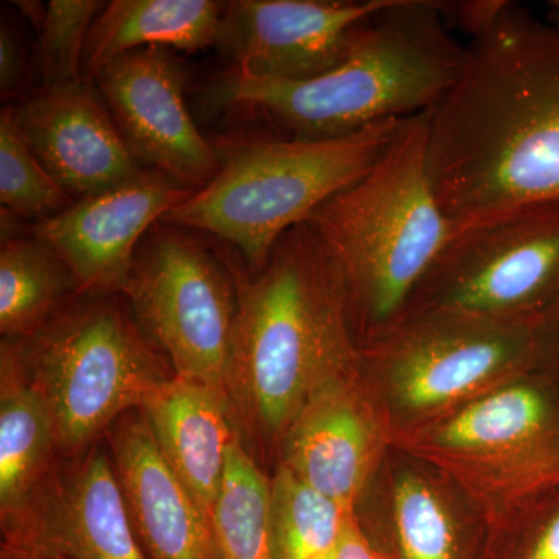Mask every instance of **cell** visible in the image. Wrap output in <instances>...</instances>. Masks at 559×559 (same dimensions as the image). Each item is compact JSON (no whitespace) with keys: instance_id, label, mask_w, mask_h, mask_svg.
I'll return each instance as SVG.
<instances>
[{"instance_id":"52a82bcc","label":"cell","mask_w":559,"mask_h":559,"mask_svg":"<svg viewBox=\"0 0 559 559\" xmlns=\"http://www.w3.org/2000/svg\"><path fill=\"white\" fill-rule=\"evenodd\" d=\"M535 323L423 312L367 341L360 359L382 380L399 430L421 425L536 369Z\"/></svg>"},{"instance_id":"d6a6232c","label":"cell","mask_w":559,"mask_h":559,"mask_svg":"<svg viewBox=\"0 0 559 559\" xmlns=\"http://www.w3.org/2000/svg\"><path fill=\"white\" fill-rule=\"evenodd\" d=\"M551 24L557 25L559 28V0L557 2H551L550 11H549V20Z\"/></svg>"},{"instance_id":"9a60e30c","label":"cell","mask_w":559,"mask_h":559,"mask_svg":"<svg viewBox=\"0 0 559 559\" xmlns=\"http://www.w3.org/2000/svg\"><path fill=\"white\" fill-rule=\"evenodd\" d=\"M358 378L359 369L312 396L286 433L282 463L348 511H356L385 443L381 419Z\"/></svg>"},{"instance_id":"7c38bea8","label":"cell","mask_w":559,"mask_h":559,"mask_svg":"<svg viewBox=\"0 0 559 559\" xmlns=\"http://www.w3.org/2000/svg\"><path fill=\"white\" fill-rule=\"evenodd\" d=\"M95 81L138 160L194 191L218 175V151L191 119L182 70L170 49L148 47L121 55Z\"/></svg>"},{"instance_id":"5b68a950","label":"cell","mask_w":559,"mask_h":559,"mask_svg":"<svg viewBox=\"0 0 559 559\" xmlns=\"http://www.w3.org/2000/svg\"><path fill=\"white\" fill-rule=\"evenodd\" d=\"M404 120L380 121L344 138L246 143L162 223L215 235L261 270L289 230L374 167Z\"/></svg>"},{"instance_id":"4316f807","label":"cell","mask_w":559,"mask_h":559,"mask_svg":"<svg viewBox=\"0 0 559 559\" xmlns=\"http://www.w3.org/2000/svg\"><path fill=\"white\" fill-rule=\"evenodd\" d=\"M480 559H559V506L530 509L487 530Z\"/></svg>"},{"instance_id":"e0dca14e","label":"cell","mask_w":559,"mask_h":559,"mask_svg":"<svg viewBox=\"0 0 559 559\" xmlns=\"http://www.w3.org/2000/svg\"><path fill=\"white\" fill-rule=\"evenodd\" d=\"M11 543L39 544L64 559H148L140 546L112 460L92 451L50 509L3 530Z\"/></svg>"},{"instance_id":"3957f363","label":"cell","mask_w":559,"mask_h":559,"mask_svg":"<svg viewBox=\"0 0 559 559\" xmlns=\"http://www.w3.org/2000/svg\"><path fill=\"white\" fill-rule=\"evenodd\" d=\"M466 60L444 2L388 0L356 28L344 60L304 81H267L229 70L210 86L216 108L259 114L289 138H344L388 120L429 112Z\"/></svg>"},{"instance_id":"30bf717a","label":"cell","mask_w":559,"mask_h":559,"mask_svg":"<svg viewBox=\"0 0 559 559\" xmlns=\"http://www.w3.org/2000/svg\"><path fill=\"white\" fill-rule=\"evenodd\" d=\"M123 290L176 378L227 393L237 286L204 246L178 226L156 224L135 253Z\"/></svg>"},{"instance_id":"44dd1931","label":"cell","mask_w":559,"mask_h":559,"mask_svg":"<svg viewBox=\"0 0 559 559\" xmlns=\"http://www.w3.org/2000/svg\"><path fill=\"white\" fill-rule=\"evenodd\" d=\"M366 530L380 559H480L487 532L460 516L428 474L396 471L388 521Z\"/></svg>"},{"instance_id":"277c9868","label":"cell","mask_w":559,"mask_h":559,"mask_svg":"<svg viewBox=\"0 0 559 559\" xmlns=\"http://www.w3.org/2000/svg\"><path fill=\"white\" fill-rule=\"evenodd\" d=\"M367 341L400 318L455 224L428 168V112L409 117L367 175L308 218Z\"/></svg>"},{"instance_id":"4fadbf2b","label":"cell","mask_w":559,"mask_h":559,"mask_svg":"<svg viewBox=\"0 0 559 559\" xmlns=\"http://www.w3.org/2000/svg\"><path fill=\"white\" fill-rule=\"evenodd\" d=\"M193 193L164 173L142 171L40 221L35 235L81 289H124L143 238Z\"/></svg>"},{"instance_id":"d6986e66","label":"cell","mask_w":559,"mask_h":559,"mask_svg":"<svg viewBox=\"0 0 559 559\" xmlns=\"http://www.w3.org/2000/svg\"><path fill=\"white\" fill-rule=\"evenodd\" d=\"M221 22L223 9L212 0H112L92 25L83 80L91 84L130 51L164 47L191 53L218 46Z\"/></svg>"},{"instance_id":"8fae6325","label":"cell","mask_w":559,"mask_h":559,"mask_svg":"<svg viewBox=\"0 0 559 559\" xmlns=\"http://www.w3.org/2000/svg\"><path fill=\"white\" fill-rule=\"evenodd\" d=\"M385 3L235 0L223 9L218 46L248 79H314L344 60L356 28Z\"/></svg>"},{"instance_id":"6da1fadb","label":"cell","mask_w":559,"mask_h":559,"mask_svg":"<svg viewBox=\"0 0 559 559\" xmlns=\"http://www.w3.org/2000/svg\"><path fill=\"white\" fill-rule=\"evenodd\" d=\"M428 168L444 215L474 223L559 202V28L511 2L466 47L428 112Z\"/></svg>"},{"instance_id":"f1b7e54d","label":"cell","mask_w":559,"mask_h":559,"mask_svg":"<svg viewBox=\"0 0 559 559\" xmlns=\"http://www.w3.org/2000/svg\"><path fill=\"white\" fill-rule=\"evenodd\" d=\"M27 58L20 36L10 22L2 20L0 25V92L2 97H11L25 84Z\"/></svg>"},{"instance_id":"7a4b0ae2","label":"cell","mask_w":559,"mask_h":559,"mask_svg":"<svg viewBox=\"0 0 559 559\" xmlns=\"http://www.w3.org/2000/svg\"><path fill=\"white\" fill-rule=\"evenodd\" d=\"M235 286L230 406L266 439L286 437L320 389L358 370L344 289L307 223L275 245L255 277Z\"/></svg>"},{"instance_id":"1f68e13d","label":"cell","mask_w":559,"mask_h":559,"mask_svg":"<svg viewBox=\"0 0 559 559\" xmlns=\"http://www.w3.org/2000/svg\"><path fill=\"white\" fill-rule=\"evenodd\" d=\"M0 559H64L39 544L3 540Z\"/></svg>"},{"instance_id":"5bb4252c","label":"cell","mask_w":559,"mask_h":559,"mask_svg":"<svg viewBox=\"0 0 559 559\" xmlns=\"http://www.w3.org/2000/svg\"><path fill=\"white\" fill-rule=\"evenodd\" d=\"M9 110L25 145L72 200L114 189L142 173L86 81L44 90Z\"/></svg>"},{"instance_id":"cb8c5ba5","label":"cell","mask_w":559,"mask_h":559,"mask_svg":"<svg viewBox=\"0 0 559 559\" xmlns=\"http://www.w3.org/2000/svg\"><path fill=\"white\" fill-rule=\"evenodd\" d=\"M271 533L277 559H329L349 514L285 465L271 480Z\"/></svg>"},{"instance_id":"4dcf8cb0","label":"cell","mask_w":559,"mask_h":559,"mask_svg":"<svg viewBox=\"0 0 559 559\" xmlns=\"http://www.w3.org/2000/svg\"><path fill=\"white\" fill-rule=\"evenodd\" d=\"M330 559H380L360 524L358 511L349 514L345 521Z\"/></svg>"},{"instance_id":"d4e9b609","label":"cell","mask_w":559,"mask_h":559,"mask_svg":"<svg viewBox=\"0 0 559 559\" xmlns=\"http://www.w3.org/2000/svg\"><path fill=\"white\" fill-rule=\"evenodd\" d=\"M0 201L14 215L43 221L75 204L17 134L9 108L0 116Z\"/></svg>"},{"instance_id":"8992f818","label":"cell","mask_w":559,"mask_h":559,"mask_svg":"<svg viewBox=\"0 0 559 559\" xmlns=\"http://www.w3.org/2000/svg\"><path fill=\"white\" fill-rule=\"evenodd\" d=\"M525 378L393 437L454 481L487 530L514 520L559 487L558 403L549 390Z\"/></svg>"},{"instance_id":"603a6c76","label":"cell","mask_w":559,"mask_h":559,"mask_svg":"<svg viewBox=\"0 0 559 559\" xmlns=\"http://www.w3.org/2000/svg\"><path fill=\"white\" fill-rule=\"evenodd\" d=\"M271 480L235 439L215 514L218 559H277L271 533Z\"/></svg>"},{"instance_id":"9c48e42d","label":"cell","mask_w":559,"mask_h":559,"mask_svg":"<svg viewBox=\"0 0 559 559\" xmlns=\"http://www.w3.org/2000/svg\"><path fill=\"white\" fill-rule=\"evenodd\" d=\"M558 299L559 202H555L455 226L400 318L448 312L536 323Z\"/></svg>"},{"instance_id":"484cf974","label":"cell","mask_w":559,"mask_h":559,"mask_svg":"<svg viewBox=\"0 0 559 559\" xmlns=\"http://www.w3.org/2000/svg\"><path fill=\"white\" fill-rule=\"evenodd\" d=\"M105 5L97 0H51L43 10L36 24L39 27L38 66L44 90L84 81L87 38Z\"/></svg>"},{"instance_id":"ba28073f","label":"cell","mask_w":559,"mask_h":559,"mask_svg":"<svg viewBox=\"0 0 559 559\" xmlns=\"http://www.w3.org/2000/svg\"><path fill=\"white\" fill-rule=\"evenodd\" d=\"M25 359L49 404L57 447L66 451L83 450L175 378L134 323L109 304L84 305L44 326Z\"/></svg>"},{"instance_id":"7402d4cb","label":"cell","mask_w":559,"mask_h":559,"mask_svg":"<svg viewBox=\"0 0 559 559\" xmlns=\"http://www.w3.org/2000/svg\"><path fill=\"white\" fill-rule=\"evenodd\" d=\"M70 277L68 267L39 238H7L0 250V331L7 337H33ZM72 278V277H70Z\"/></svg>"},{"instance_id":"2e32d148","label":"cell","mask_w":559,"mask_h":559,"mask_svg":"<svg viewBox=\"0 0 559 559\" xmlns=\"http://www.w3.org/2000/svg\"><path fill=\"white\" fill-rule=\"evenodd\" d=\"M114 466L148 559H218L215 530L159 450L145 417L121 423Z\"/></svg>"},{"instance_id":"83f0119b","label":"cell","mask_w":559,"mask_h":559,"mask_svg":"<svg viewBox=\"0 0 559 559\" xmlns=\"http://www.w3.org/2000/svg\"><path fill=\"white\" fill-rule=\"evenodd\" d=\"M511 2L503 0H468V2H444V16L454 20L455 27L471 36L480 38L498 24Z\"/></svg>"},{"instance_id":"ffe728a7","label":"cell","mask_w":559,"mask_h":559,"mask_svg":"<svg viewBox=\"0 0 559 559\" xmlns=\"http://www.w3.org/2000/svg\"><path fill=\"white\" fill-rule=\"evenodd\" d=\"M25 349L3 342L0 385V510L3 528L24 516L32 492L57 447L53 419L35 380L27 381ZM32 374V373H31Z\"/></svg>"},{"instance_id":"f546056e","label":"cell","mask_w":559,"mask_h":559,"mask_svg":"<svg viewBox=\"0 0 559 559\" xmlns=\"http://www.w3.org/2000/svg\"><path fill=\"white\" fill-rule=\"evenodd\" d=\"M536 369L559 371V299L535 323Z\"/></svg>"},{"instance_id":"ac0fdd59","label":"cell","mask_w":559,"mask_h":559,"mask_svg":"<svg viewBox=\"0 0 559 559\" xmlns=\"http://www.w3.org/2000/svg\"><path fill=\"white\" fill-rule=\"evenodd\" d=\"M229 406L224 390L175 377L143 407L162 455L212 525L238 437Z\"/></svg>"}]
</instances>
